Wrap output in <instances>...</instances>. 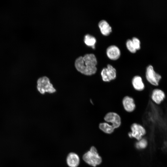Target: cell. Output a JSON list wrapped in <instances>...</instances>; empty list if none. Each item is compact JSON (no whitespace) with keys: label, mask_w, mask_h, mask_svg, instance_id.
Segmentation results:
<instances>
[{"label":"cell","mask_w":167,"mask_h":167,"mask_svg":"<svg viewBox=\"0 0 167 167\" xmlns=\"http://www.w3.org/2000/svg\"><path fill=\"white\" fill-rule=\"evenodd\" d=\"M97 64L96 57L92 53L86 54L83 57H79L75 62V66L77 70L82 74L88 76L96 73Z\"/></svg>","instance_id":"6da1fadb"},{"label":"cell","mask_w":167,"mask_h":167,"mask_svg":"<svg viewBox=\"0 0 167 167\" xmlns=\"http://www.w3.org/2000/svg\"><path fill=\"white\" fill-rule=\"evenodd\" d=\"M83 159L86 163L93 167L100 164L102 162L101 157L94 146L92 147L90 150L83 155Z\"/></svg>","instance_id":"7a4b0ae2"},{"label":"cell","mask_w":167,"mask_h":167,"mask_svg":"<svg viewBox=\"0 0 167 167\" xmlns=\"http://www.w3.org/2000/svg\"><path fill=\"white\" fill-rule=\"evenodd\" d=\"M37 83V90L42 94H44L45 92L53 93L56 91L53 84L51 83L49 79L46 76L39 78Z\"/></svg>","instance_id":"3957f363"},{"label":"cell","mask_w":167,"mask_h":167,"mask_svg":"<svg viewBox=\"0 0 167 167\" xmlns=\"http://www.w3.org/2000/svg\"><path fill=\"white\" fill-rule=\"evenodd\" d=\"M145 78L150 84L157 88L162 77L155 71L152 65H149L146 68Z\"/></svg>","instance_id":"277c9868"},{"label":"cell","mask_w":167,"mask_h":167,"mask_svg":"<svg viewBox=\"0 0 167 167\" xmlns=\"http://www.w3.org/2000/svg\"><path fill=\"white\" fill-rule=\"evenodd\" d=\"M100 75L102 80L105 83H109L114 80L117 77L116 69L110 64H108L106 67L102 69Z\"/></svg>","instance_id":"5b68a950"},{"label":"cell","mask_w":167,"mask_h":167,"mask_svg":"<svg viewBox=\"0 0 167 167\" xmlns=\"http://www.w3.org/2000/svg\"><path fill=\"white\" fill-rule=\"evenodd\" d=\"M104 120L110 123L115 129L118 128L121 124V118L120 115L116 112H109L107 113L104 117Z\"/></svg>","instance_id":"8992f818"},{"label":"cell","mask_w":167,"mask_h":167,"mask_svg":"<svg viewBox=\"0 0 167 167\" xmlns=\"http://www.w3.org/2000/svg\"><path fill=\"white\" fill-rule=\"evenodd\" d=\"M131 132L128 133L129 136L131 138L134 137L139 140L146 134L145 129L140 124L133 123L131 125Z\"/></svg>","instance_id":"52a82bcc"},{"label":"cell","mask_w":167,"mask_h":167,"mask_svg":"<svg viewBox=\"0 0 167 167\" xmlns=\"http://www.w3.org/2000/svg\"><path fill=\"white\" fill-rule=\"evenodd\" d=\"M122 103L124 109L128 113L134 112L136 108L134 99L130 96H124L122 99Z\"/></svg>","instance_id":"ba28073f"},{"label":"cell","mask_w":167,"mask_h":167,"mask_svg":"<svg viewBox=\"0 0 167 167\" xmlns=\"http://www.w3.org/2000/svg\"><path fill=\"white\" fill-rule=\"evenodd\" d=\"M151 98L156 104L160 105L165 98V95L163 91L158 88H155L152 91Z\"/></svg>","instance_id":"9c48e42d"},{"label":"cell","mask_w":167,"mask_h":167,"mask_svg":"<svg viewBox=\"0 0 167 167\" xmlns=\"http://www.w3.org/2000/svg\"><path fill=\"white\" fill-rule=\"evenodd\" d=\"M131 84L133 89L138 92L142 91L145 88L143 79L139 75H135L132 77Z\"/></svg>","instance_id":"30bf717a"},{"label":"cell","mask_w":167,"mask_h":167,"mask_svg":"<svg viewBox=\"0 0 167 167\" xmlns=\"http://www.w3.org/2000/svg\"><path fill=\"white\" fill-rule=\"evenodd\" d=\"M106 53L108 57L113 60L118 58L121 54L120 49L115 45L109 46L107 49Z\"/></svg>","instance_id":"8fae6325"},{"label":"cell","mask_w":167,"mask_h":167,"mask_svg":"<svg viewBox=\"0 0 167 167\" xmlns=\"http://www.w3.org/2000/svg\"><path fill=\"white\" fill-rule=\"evenodd\" d=\"M66 162L70 167H77L79 163V156L76 154L71 152L67 157Z\"/></svg>","instance_id":"7c38bea8"},{"label":"cell","mask_w":167,"mask_h":167,"mask_svg":"<svg viewBox=\"0 0 167 167\" xmlns=\"http://www.w3.org/2000/svg\"><path fill=\"white\" fill-rule=\"evenodd\" d=\"M98 25L101 33L104 35H109L112 31L111 27L105 20H101L99 22Z\"/></svg>","instance_id":"4fadbf2b"},{"label":"cell","mask_w":167,"mask_h":167,"mask_svg":"<svg viewBox=\"0 0 167 167\" xmlns=\"http://www.w3.org/2000/svg\"><path fill=\"white\" fill-rule=\"evenodd\" d=\"M99 129L104 133L110 134L112 133L115 129L109 123L106 122L100 123L99 126Z\"/></svg>","instance_id":"5bb4252c"},{"label":"cell","mask_w":167,"mask_h":167,"mask_svg":"<svg viewBox=\"0 0 167 167\" xmlns=\"http://www.w3.org/2000/svg\"><path fill=\"white\" fill-rule=\"evenodd\" d=\"M96 41V39L94 36L88 34L85 35L84 42L87 45L92 46L93 48H94Z\"/></svg>","instance_id":"9a60e30c"},{"label":"cell","mask_w":167,"mask_h":167,"mask_svg":"<svg viewBox=\"0 0 167 167\" xmlns=\"http://www.w3.org/2000/svg\"><path fill=\"white\" fill-rule=\"evenodd\" d=\"M126 45L127 49L131 52H135L136 49L135 48L132 41L131 39H128L126 42Z\"/></svg>","instance_id":"2e32d148"},{"label":"cell","mask_w":167,"mask_h":167,"mask_svg":"<svg viewBox=\"0 0 167 167\" xmlns=\"http://www.w3.org/2000/svg\"><path fill=\"white\" fill-rule=\"evenodd\" d=\"M136 143V147L139 148L143 149L146 148L147 145V140L144 139H141Z\"/></svg>","instance_id":"e0dca14e"},{"label":"cell","mask_w":167,"mask_h":167,"mask_svg":"<svg viewBox=\"0 0 167 167\" xmlns=\"http://www.w3.org/2000/svg\"><path fill=\"white\" fill-rule=\"evenodd\" d=\"M131 40L136 49H139L140 47L139 40L136 37H133Z\"/></svg>","instance_id":"ac0fdd59"}]
</instances>
